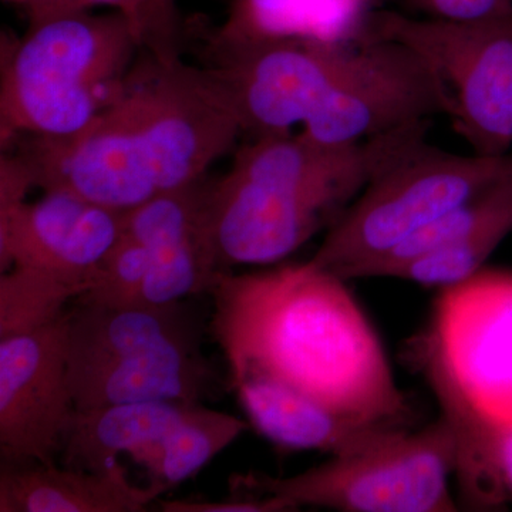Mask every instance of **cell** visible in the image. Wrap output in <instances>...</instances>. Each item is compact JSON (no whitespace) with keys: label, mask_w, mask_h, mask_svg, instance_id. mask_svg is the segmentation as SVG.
I'll return each instance as SVG.
<instances>
[{"label":"cell","mask_w":512,"mask_h":512,"mask_svg":"<svg viewBox=\"0 0 512 512\" xmlns=\"http://www.w3.org/2000/svg\"><path fill=\"white\" fill-rule=\"evenodd\" d=\"M346 282L309 261L215 272L211 335L229 382L259 373L350 419L412 427V406Z\"/></svg>","instance_id":"1"},{"label":"cell","mask_w":512,"mask_h":512,"mask_svg":"<svg viewBox=\"0 0 512 512\" xmlns=\"http://www.w3.org/2000/svg\"><path fill=\"white\" fill-rule=\"evenodd\" d=\"M241 133L231 99L205 67L143 50L119 97L89 126L13 144L35 187L124 212L205 178Z\"/></svg>","instance_id":"2"},{"label":"cell","mask_w":512,"mask_h":512,"mask_svg":"<svg viewBox=\"0 0 512 512\" xmlns=\"http://www.w3.org/2000/svg\"><path fill=\"white\" fill-rule=\"evenodd\" d=\"M429 127L423 121L339 147L291 131L256 136L239 148L227 174L208 184V237L218 271L275 264L328 232L370 178Z\"/></svg>","instance_id":"3"},{"label":"cell","mask_w":512,"mask_h":512,"mask_svg":"<svg viewBox=\"0 0 512 512\" xmlns=\"http://www.w3.org/2000/svg\"><path fill=\"white\" fill-rule=\"evenodd\" d=\"M136 33L119 12L62 13L2 37L0 143L79 133L119 97L138 56Z\"/></svg>","instance_id":"4"},{"label":"cell","mask_w":512,"mask_h":512,"mask_svg":"<svg viewBox=\"0 0 512 512\" xmlns=\"http://www.w3.org/2000/svg\"><path fill=\"white\" fill-rule=\"evenodd\" d=\"M74 409L140 402L200 403L214 384L200 329L183 303L77 302L67 313Z\"/></svg>","instance_id":"5"},{"label":"cell","mask_w":512,"mask_h":512,"mask_svg":"<svg viewBox=\"0 0 512 512\" xmlns=\"http://www.w3.org/2000/svg\"><path fill=\"white\" fill-rule=\"evenodd\" d=\"M512 177V153H448L414 138L367 183L309 262L342 276Z\"/></svg>","instance_id":"6"},{"label":"cell","mask_w":512,"mask_h":512,"mask_svg":"<svg viewBox=\"0 0 512 512\" xmlns=\"http://www.w3.org/2000/svg\"><path fill=\"white\" fill-rule=\"evenodd\" d=\"M453 434L441 417L419 431H407L389 443L328 463L292 477L251 471L234 474V493L272 495L295 508L345 512H453L448 478L454 474Z\"/></svg>","instance_id":"7"},{"label":"cell","mask_w":512,"mask_h":512,"mask_svg":"<svg viewBox=\"0 0 512 512\" xmlns=\"http://www.w3.org/2000/svg\"><path fill=\"white\" fill-rule=\"evenodd\" d=\"M365 33L402 43L430 64L453 103L454 130L473 153H511L512 10L461 20L375 10Z\"/></svg>","instance_id":"8"},{"label":"cell","mask_w":512,"mask_h":512,"mask_svg":"<svg viewBox=\"0 0 512 512\" xmlns=\"http://www.w3.org/2000/svg\"><path fill=\"white\" fill-rule=\"evenodd\" d=\"M365 33L348 39L225 40L208 37L205 69L221 83L242 128L256 136L306 124L362 53Z\"/></svg>","instance_id":"9"},{"label":"cell","mask_w":512,"mask_h":512,"mask_svg":"<svg viewBox=\"0 0 512 512\" xmlns=\"http://www.w3.org/2000/svg\"><path fill=\"white\" fill-rule=\"evenodd\" d=\"M481 419L512 427V271L481 269L441 289L412 348Z\"/></svg>","instance_id":"10"},{"label":"cell","mask_w":512,"mask_h":512,"mask_svg":"<svg viewBox=\"0 0 512 512\" xmlns=\"http://www.w3.org/2000/svg\"><path fill=\"white\" fill-rule=\"evenodd\" d=\"M451 114L446 86L423 57L365 35L359 60L301 134L322 146H350Z\"/></svg>","instance_id":"11"},{"label":"cell","mask_w":512,"mask_h":512,"mask_svg":"<svg viewBox=\"0 0 512 512\" xmlns=\"http://www.w3.org/2000/svg\"><path fill=\"white\" fill-rule=\"evenodd\" d=\"M67 312L52 325L0 338V450L6 463L56 464L74 413Z\"/></svg>","instance_id":"12"},{"label":"cell","mask_w":512,"mask_h":512,"mask_svg":"<svg viewBox=\"0 0 512 512\" xmlns=\"http://www.w3.org/2000/svg\"><path fill=\"white\" fill-rule=\"evenodd\" d=\"M124 212L64 191L0 211V268L30 266L80 284H94L97 269L123 234Z\"/></svg>","instance_id":"13"},{"label":"cell","mask_w":512,"mask_h":512,"mask_svg":"<svg viewBox=\"0 0 512 512\" xmlns=\"http://www.w3.org/2000/svg\"><path fill=\"white\" fill-rule=\"evenodd\" d=\"M242 409L262 436L288 450L355 456L389 443L412 427L350 419L259 373L231 380Z\"/></svg>","instance_id":"14"},{"label":"cell","mask_w":512,"mask_h":512,"mask_svg":"<svg viewBox=\"0 0 512 512\" xmlns=\"http://www.w3.org/2000/svg\"><path fill=\"white\" fill-rule=\"evenodd\" d=\"M165 491L131 484L120 463L82 471L3 461L0 470V512H141Z\"/></svg>","instance_id":"15"},{"label":"cell","mask_w":512,"mask_h":512,"mask_svg":"<svg viewBox=\"0 0 512 512\" xmlns=\"http://www.w3.org/2000/svg\"><path fill=\"white\" fill-rule=\"evenodd\" d=\"M191 404L140 402L74 409L60 450L62 466L107 470L117 464L120 454L131 457L148 444L164 439Z\"/></svg>","instance_id":"16"},{"label":"cell","mask_w":512,"mask_h":512,"mask_svg":"<svg viewBox=\"0 0 512 512\" xmlns=\"http://www.w3.org/2000/svg\"><path fill=\"white\" fill-rule=\"evenodd\" d=\"M375 10L365 0H232L227 20L211 37L225 42L348 39L365 32L366 20Z\"/></svg>","instance_id":"17"},{"label":"cell","mask_w":512,"mask_h":512,"mask_svg":"<svg viewBox=\"0 0 512 512\" xmlns=\"http://www.w3.org/2000/svg\"><path fill=\"white\" fill-rule=\"evenodd\" d=\"M414 363L426 377L439 402L441 417L447 421L453 434L456 451L454 474L463 504L474 511L503 510L510 501L498 470L500 427L474 413L436 367L424 362Z\"/></svg>","instance_id":"18"},{"label":"cell","mask_w":512,"mask_h":512,"mask_svg":"<svg viewBox=\"0 0 512 512\" xmlns=\"http://www.w3.org/2000/svg\"><path fill=\"white\" fill-rule=\"evenodd\" d=\"M247 429L248 424L232 414L192 403L164 439L131 457L146 468L151 483L170 490L207 466Z\"/></svg>","instance_id":"19"},{"label":"cell","mask_w":512,"mask_h":512,"mask_svg":"<svg viewBox=\"0 0 512 512\" xmlns=\"http://www.w3.org/2000/svg\"><path fill=\"white\" fill-rule=\"evenodd\" d=\"M92 289L90 284L63 276L13 266L0 278V338L25 335L52 325L66 315L64 308Z\"/></svg>","instance_id":"20"},{"label":"cell","mask_w":512,"mask_h":512,"mask_svg":"<svg viewBox=\"0 0 512 512\" xmlns=\"http://www.w3.org/2000/svg\"><path fill=\"white\" fill-rule=\"evenodd\" d=\"M25 13L30 22L106 6L124 16L143 50L161 59H177L183 52V26L177 0H3Z\"/></svg>","instance_id":"21"},{"label":"cell","mask_w":512,"mask_h":512,"mask_svg":"<svg viewBox=\"0 0 512 512\" xmlns=\"http://www.w3.org/2000/svg\"><path fill=\"white\" fill-rule=\"evenodd\" d=\"M153 251L136 239L121 234L109 255L101 262L94 276L93 288L77 299V302L100 305H134L150 271Z\"/></svg>","instance_id":"22"},{"label":"cell","mask_w":512,"mask_h":512,"mask_svg":"<svg viewBox=\"0 0 512 512\" xmlns=\"http://www.w3.org/2000/svg\"><path fill=\"white\" fill-rule=\"evenodd\" d=\"M161 511L165 512H284L296 511L288 501L265 495L234 493L222 501H160Z\"/></svg>","instance_id":"23"},{"label":"cell","mask_w":512,"mask_h":512,"mask_svg":"<svg viewBox=\"0 0 512 512\" xmlns=\"http://www.w3.org/2000/svg\"><path fill=\"white\" fill-rule=\"evenodd\" d=\"M429 18L478 19L511 12L512 0H410Z\"/></svg>","instance_id":"24"},{"label":"cell","mask_w":512,"mask_h":512,"mask_svg":"<svg viewBox=\"0 0 512 512\" xmlns=\"http://www.w3.org/2000/svg\"><path fill=\"white\" fill-rule=\"evenodd\" d=\"M498 470L508 501H512V427H500L497 443Z\"/></svg>","instance_id":"25"},{"label":"cell","mask_w":512,"mask_h":512,"mask_svg":"<svg viewBox=\"0 0 512 512\" xmlns=\"http://www.w3.org/2000/svg\"><path fill=\"white\" fill-rule=\"evenodd\" d=\"M366 3H369L370 6H373V8H375V6L377 5V3L380 2V0H365Z\"/></svg>","instance_id":"26"}]
</instances>
